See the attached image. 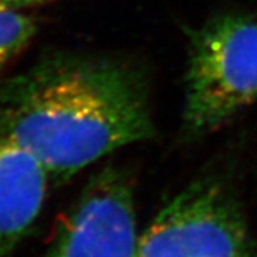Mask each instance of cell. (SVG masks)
Wrapping results in <instances>:
<instances>
[{
  "instance_id": "1",
  "label": "cell",
  "mask_w": 257,
  "mask_h": 257,
  "mask_svg": "<svg viewBox=\"0 0 257 257\" xmlns=\"http://www.w3.org/2000/svg\"><path fill=\"white\" fill-rule=\"evenodd\" d=\"M153 132L146 83L130 64L53 55L0 89V133L57 180Z\"/></svg>"
},
{
  "instance_id": "2",
  "label": "cell",
  "mask_w": 257,
  "mask_h": 257,
  "mask_svg": "<svg viewBox=\"0 0 257 257\" xmlns=\"http://www.w3.org/2000/svg\"><path fill=\"white\" fill-rule=\"evenodd\" d=\"M257 100V19L223 15L192 33L186 130L202 136Z\"/></svg>"
},
{
  "instance_id": "3",
  "label": "cell",
  "mask_w": 257,
  "mask_h": 257,
  "mask_svg": "<svg viewBox=\"0 0 257 257\" xmlns=\"http://www.w3.org/2000/svg\"><path fill=\"white\" fill-rule=\"evenodd\" d=\"M135 257H257L233 193L202 179L179 193L139 236Z\"/></svg>"
},
{
  "instance_id": "4",
  "label": "cell",
  "mask_w": 257,
  "mask_h": 257,
  "mask_svg": "<svg viewBox=\"0 0 257 257\" xmlns=\"http://www.w3.org/2000/svg\"><path fill=\"white\" fill-rule=\"evenodd\" d=\"M138 243L130 182L117 169H104L59 221L45 257H135Z\"/></svg>"
},
{
  "instance_id": "5",
  "label": "cell",
  "mask_w": 257,
  "mask_h": 257,
  "mask_svg": "<svg viewBox=\"0 0 257 257\" xmlns=\"http://www.w3.org/2000/svg\"><path fill=\"white\" fill-rule=\"evenodd\" d=\"M49 177L37 159L0 133V257H16L42 213Z\"/></svg>"
},
{
  "instance_id": "6",
  "label": "cell",
  "mask_w": 257,
  "mask_h": 257,
  "mask_svg": "<svg viewBox=\"0 0 257 257\" xmlns=\"http://www.w3.org/2000/svg\"><path fill=\"white\" fill-rule=\"evenodd\" d=\"M35 33V20L22 10L0 9V72L29 46Z\"/></svg>"
},
{
  "instance_id": "7",
  "label": "cell",
  "mask_w": 257,
  "mask_h": 257,
  "mask_svg": "<svg viewBox=\"0 0 257 257\" xmlns=\"http://www.w3.org/2000/svg\"><path fill=\"white\" fill-rule=\"evenodd\" d=\"M46 0H0V9L22 10L23 8L43 3Z\"/></svg>"
}]
</instances>
